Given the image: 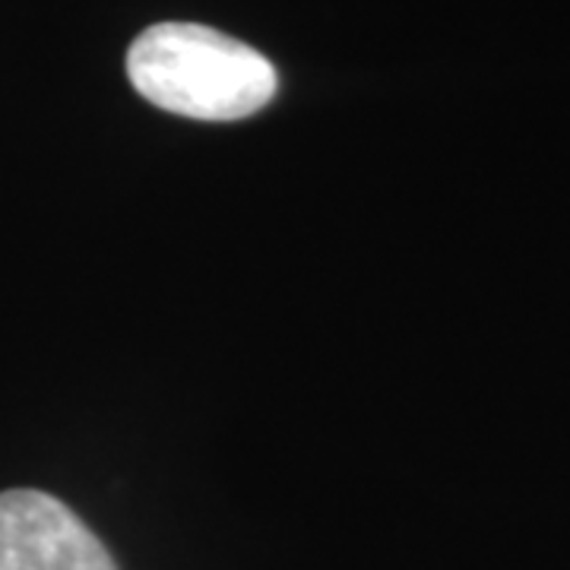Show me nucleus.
Masks as SVG:
<instances>
[{"label":"nucleus","instance_id":"nucleus-2","mask_svg":"<svg viewBox=\"0 0 570 570\" xmlns=\"http://www.w3.org/2000/svg\"><path fill=\"white\" fill-rule=\"evenodd\" d=\"M0 570H118L99 535L55 494L0 491Z\"/></svg>","mask_w":570,"mask_h":570},{"label":"nucleus","instance_id":"nucleus-1","mask_svg":"<svg viewBox=\"0 0 570 570\" xmlns=\"http://www.w3.org/2000/svg\"><path fill=\"white\" fill-rule=\"evenodd\" d=\"M146 102L194 121H242L276 96V67L257 48L197 22H156L127 51Z\"/></svg>","mask_w":570,"mask_h":570}]
</instances>
